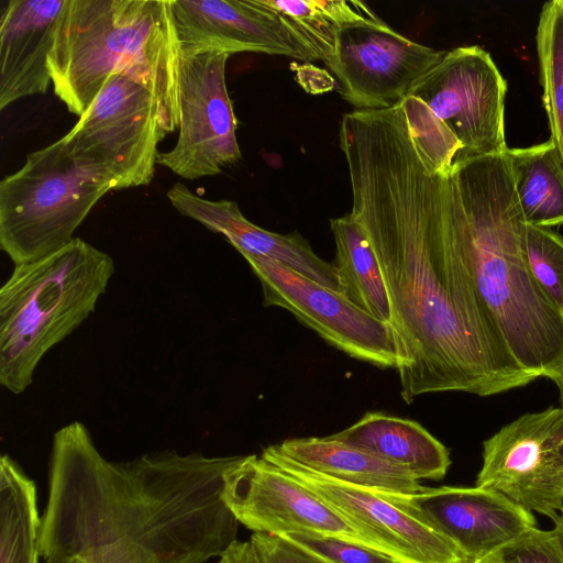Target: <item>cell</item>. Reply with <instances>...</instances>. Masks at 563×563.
Listing matches in <instances>:
<instances>
[{"label":"cell","instance_id":"1","mask_svg":"<svg viewBox=\"0 0 563 563\" xmlns=\"http://www.w3.org/2000/svg\"><path fill=\"white\" fill-rule=\"evenodd\" d=\"M352 216L378 261L391 307L400 395L490 396L537 379L509 351L452 238L442 176L413 145L401 106L342 117Z\"/></svg>","mask_w":563,"mask_h":563},{"label":"cell","instance_id":"2","mask_svg":"<svg viewBox=\"0 0 563 563\" xmlns=\"http://www.w3.org/2000/svg\"><path fill=\"white\" fill-rule=\"evenodd\" d=\"M242 455L163 451L110 462L78 421L55 432L43 561L206 563L238 540L224 475Z\"/></svg>","mask_w":563,"mask_h":563},{"label":"cell","instance_id":"3","mask_svg":"<svg viewBox=\"0 0 563 563\" xmlns=\"http://www.w3.org/2000/svg\"><path fill=\"white\" fill-rule=\"evenodd\" d=\"M442 208L476 288L517 363L563 383V311L534 278L527 222L506 151L455 162L442 176Z\"/></svg>","mask_w":563,"mask_h":563},{"label":"cell","instance_id":"4","mask_svg":"<svg viewBox=\"0 0 563 563\" xmlns=\"http://www.w3.org/2000/svg\"><path fill=\"white\" fill-rule=\"evenodd\" d=\"M180 60L169 0H66L47 65L55 95L78 118L109 76L140 82L168 134L180 122Z\"/></svg>","mask_w":563,"mask_h":563},{"label":"cell","instance_id":"5","mask_svg":"<svg viewBox=\"0 0 563 563\" xmlns=\"http://www.w3.org/2000/svg\"><path fill=\"white\" fill-rule=\"evenodd\" d=\"M114 273L112 257L75 238L18 264L0 289V384L21 394L42 357L96 309Z\"/></svg>","mask_w":563,"mask_h":563},{"label":"cell","instance_id":"6","mask_svg":"<svg viewBox=\"0 0 563 563\" xmlns=\"http://www.w3.org/2000/svg\"><path fill=\"white\" fill-rule=\"evenodd\" d=\"M110 190L75 163L62 139L30 153L0 181L1 250L15 265L60 250Z\"/></svg>","mask_w":563,"mask_h":563},{"label":"cell","instance_id":"7","mask_svg":"<svg viewBox=\"0 0 563 563\" xmlns=\"http://www.w3.org/2000/svg\"><path fill=\"white\" fill-rule=\"evenodd\" d=\"M166 135L153 95L113 74L62 140L79 167L121 190L152 183Z\"/></svg>","mask_w":563,"mask_h":563},{"label":"cell","instance_id":"8","mask_svg":"<svg viewBox=\"0 0 563 563\" xmlns=\"http://www.w3.org/2000/svg\"><path fill=\"white\" fill-rule=\"evenodd\" d=\"M261 456L308 488L349 522L371 547L396 563H466L450 539L411 510L398 493L344 483L309 470L266 446Z\"/></svg>","mask_w":563,"mask_h":563},{"label":"cell","instance_id":"9","mask_svg":"<svg viewBox=\"0 0 563 563\" xmlns=\"http://www.w3.org/2000/svg\"><path fill=\"white\" fill-rule=\"evenodd\" d=\"M506 92L507 82L489 53L470 45L446 51L408 96L422 101L457 139L459 162L507 150Z\"/></svg>","mask_w":563,"mask_h":563},{"label":"cell","instance_id":"10","mask_svg":"<svg viewBox=\"0 0 563 563\" xmlns=\"http://www.w3.org/2000/svg\"><path fill=\"white\" fill-rule=\"evenodd\" d=\"M475 484L554 521L563 511V408L520 416L485 440Z\"/></svg>","mask_w":563,"mask_h":563},{"label":"cell","instance_id":"11","mask_svg":"<svg viewBox=\"0 0 563 563\" xmlns=\"http://www.w3.org/2000/svg\"><path fill=\"white\" fill-rule=\"evenodd\" d=\"M229 54L181 51L179 134L157 164L187 180L216 176L242 158L225 82Z\"/></svg>","mask_w":563,"mask_h":563},{"label":"cell","instance_id":"12","mask_svg":"<svg viewBox=\"0 0 563 563\" xmlns=\"http://www.w3.org/2000/svg\"><path fill=\"white\" fill-rule=\"evenodd\" d=\"M242 256L262 285L265 306L288 310L351 357L380 368H397L398 350L389 323L278 261Z\"/></svg>","mask_w":563,"mask_h":563},{"label":"cell","instance_id":"13","mask_svg":"<svg viewBox=\"0 0 563 563\" xmlns=\"http://www.w3.org/2000/svg\"><path fill=\"white\" fill-rule=\"evenodd\" d=\"M445 53L407 38L385 22L357 23L339 33L325 65L342 98L356 110H384L400 104Z\"/></svg>","mask_w":563,"mask_h":563},{"label":"cell","instance_id":"14","mask_svg":"<svg viewBox=\"0 0 563 563\" xmlns=\"http://www.w3.org/2000/svg\"><path fill=\"white\" fill-rule=\"evenodd\" d=\"M222 497L253 532H311L373 549L338 512L261 455H242L227 471Z\"/></svg>","mask_w":563,"mask_h":563},{"label":"cell","instance_id":"15","mask_svg":"<svg viewBox=\"0 0 563 563\" xmlns=\"http://www.w3.org/2000/svg\"><path fill=\"white\" fill-rule=\"evenodd\" d=\"M181 51L314 57L264 0H169Z\"/></svg>","mask_w":563,"mask_h":563},{"label":"cell","instance_id":"16","mask_svg":"<svg viewBox=\"0 0 563 563\" xmlns=\"http://www.w3.org/2000/svg\"><path fill=\"white\" fill-rule=\"evenodd\" d=\"M398 495L468 560L489 555L537 527L531 511L492 489L422 487Z\"/></svg>","mask_w":563,"mask_h":563},{"label":"cell","instance_id":"17","mask_svg":"<svg viewBox=\"0 0 563 563\" xmlns=\"http://www.w3.org/2000/svg\"><path fill=\"white\" fill-rule=\"evenodd\" d=\"M166 196L176 211L208 230L222 234L241 255L278 261L344 296L333 263L319 257L298 232L279 234L265 230L247 220L235 201L203 198L181 183L174 184Z\"/></svg>","mask_w":563,"mask_h":563},{"label":"cell","instance_id":"18","mask_svg":"<svg viewBox=\"0 0 563 563\" xmlns=\"http://www.w3.org/2000/svg\"><path fill=\"white\" fill-rule=\"evenodd\" d=\"M66 0H9L0 18V110L43 95L52 81L47 58Z\"/></svg>","mask_w":563,"mask_h":563},{"label":"cell","instance_id":"19","mask_svg":"<svg viewBox=\"0 0 563 563\" xmlns=\"http://www.w3.org/2000/svg\"><path fill=\"white\" fill-rule=\"evenodd\" d=\"M331 439L365 450L404 467L417 479H441L450 465V452L419 422L367 412Z\"/></svg>","mask_w":563,"mask_h":563},{"label":"cell","instance_id":"20","mask_svg":"<svg viewBox=\"0 0 563 563\" xmlns=\"http://www.w3.org/2000/svg\"><path fill=\"white\" fill-rule=\"evenodd\" d=\"M275 445L294 462L344 483L399 494H416L423 487L404 467L329 435L292 438Z\"/></svg>","mask_w":563,"mask_h":563},{"label":"cell","instance_id":"21","mask_svg":"<svg viewBox=\"0 0 563 563\" xmlns=\"http://www.w3.org/2000/svg\"><path fill=\"white\" fill-rule=\"evenodd\" d=\"M518 201L529 224H563V161L553 141L507 147Z\"/></svg>","mask_w":563,"mask_h":563},{"label":"cell","instance_id":"22","mask_svg":"<svg viewBox=\"0 0 563 563\" xmlns=\"http://www.w3.org/2000/svg\"><path fill=\"white\" fill-rule=\"evenodd\" d=\"M335 242L333 265L344 297L376 319L390 324L391 307L382 271L360 222L346 213L330 220Z\"/></svg>","mask_w":563,"mask_h":563},{"label":"cell","instance_id":"23","mask_svg":"<svg viewBox=\"0 0 563 563\" xmlns=\"http://www.w3.org/2000/svg\"><path fill=\"white\" fill-rule=\"evenodd\" d=\"M42 518L35 483L9 455L0 459V563H41Z\"/></svg>","mask_w":563,"mask_h":563},{"label":"cell","instance_id":"24","mask_svg":"<svg viewBox=\"0 0 563 563\" xmlns=\"http://www.w3.org/2000/svg\"><path fill=\"white\" fill-rule=\"evenodd\" d=\"M312 53L329 63L339 33L357 23H383L365 2L358 0H264Z\"/></svg>","mask_w":563,"mask_h":563},{"label":"cell","instance_id":"25","mask_svg":"<svg viewBox=\"0 0 563 563\" xmlns=\"http://www.w3.org/2000/svg\"><path fill=\"white\" fill-rule=\"evenodd\" d=\"M536 41L550 139L563 161V8L556 0L543 4Z\"/></svg>","mask_w":563,"mask_h":563},{"label":"cell","instance_id":"26","mask_svg":"<svg viewBox=\"0 0 563 563\" xmlns=\"http://www.w3.org/2000/svg\"><path fill=\"white\" fill-rule=\"evenodd\" d=\"M400 106L426 168L432 174L445 176L462 148L461 143L418 98L407 96Z\"/></svg>","mask_w":563,"mask_h":563},{"label":"cell","instance_id":"27","mask_svg":"<svg viewBox=\"0 0 563 563\" xmlns=\"http://www.w3.org/2000/svg\"><path fill=\"white\" fill-rule=\"evenodd\" d=\"M526 250L534 278L563 311V236L550 228L527 223Z\"/></svg>","mask_w":563,"mask_h":563},{"label":"cell","instance_id":"28","mask_svg":"<svg viewBox=\"0 0 563 563\" xmlns=\"http://www.w3.org/2000/svg\"><path fill=\"white\" fill-rule=\"evenodd\" d=\"M277 537L319 563H396L374 549L333 536L286 532Z\"/></svg>","mask_w":563,"mask_h":563},{"label":"cell","instance_id":"29","mask_svg":"<svg viewBox=\"0 0 563 563\" xmlns=\"http://www.w3.org/2000/svg\"><path fill=\"white\" fill-rule=\"evenodd\" d=\"M492 555L496 563H563V548L554 530L538 527Z\"/></svg>","mask_w":563,"mask_h":563},{"label":"cell","instance_id":"30","mask_svg":"<svg viewBox=\"0 0 563 563\" xmlns=\"http://www.w3.org/2000/svg\"><path fill=\"white\" fill-rule=\"evenodd\" d=\"M250 542L260 563H319L277 536L254 532Z\"/></svg>","mask_w":563,"mask_h":563},{"label":"cell","instance_id":"31","mask_svg":"<svg viewBox=\"0 0 563 563\" xmlns=\"http://www.w3.org/2000/svg\"><path fill=\"white\" fill-rule=\"evenodd\" d=\"M219 560L222 563H260L250 541H236Z\"/></svg>","mask_w":563,"mask_h":563},{"label":"cell","instance_id":"32","mask_svg":"<svg viewBox=\"0 0 563 563\" xmlns=\"http://www.w3.org/2000/svg\"><path fill=\"white\" fill-rule=\"evenodd\" d=\"M553 530L556 533L561 545L563 548V511L559 515V517L553 521Z\"/></svg>","mask_w":563,"mask_h":563},{"label":"cell","instance_id":"33","mask_svg":"<svg viewBox=\"0 0 563 563\" xmlns=\"http://www.w3.org/2000/svg\"><path fill=\"white\" fill-rule=\"evenodd\" d=\"M466 563H496V561L494 560L490 553L489 555H486L484 558L467 560Z\"/></svg>","mask_w":563,"mask_h":563},{"label":"cell","instance_id":"34","mask_svg":"<svg viewBox=\"0 0 563 563\" xmlns=\"http://www.w3.org/2000/svg\"><path fill=\"white\" fill-rule=\"evenodd\" d=\"M43 563H82L78 559H65L59 561H43Z\"/></svg>","mask_w":563,"mask_h":563},{"label":"cell","instance_id":"35","mask_svg":"<svg viewBox=\"0 0 563 563\" xmlns=\"http://www.w3.org/2000/svg\"><path fill=\"white\" fill-rule=\"evenodd\" d=\"M558 387L560 389L561 402H562V408H563V383L561 385H559Z\"/></svg>","mask_w":563,"mask_h":563},{"label":"cell","instance_id":"36","mask_svg":"<svg viewBox=\"0 0 563 563\" xmlns=\"http://www.w3.org/2000/svg\"><path fill=\"white\" fill-rule=\"evenodd\" d=\"M558 4L563 8V0H556Z\"/></svg>","mask_w":563,"mask_h":563},{"label":"cell","instance_id":"37","mask_svg":"<svg viewBox=\"0 0 563 563\" xmlns=\"http://www.w3.org/2000/svg\"><path fill=\"white\" fill-rule=\"evenodd\" d=\"M216 563H222V562L219 560V561H218V562H216Z\"/></svg>","mask_w":563,"mask_h":563}]
</instances>
